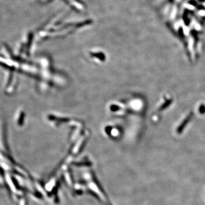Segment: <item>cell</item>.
I'll return each mask as SVG.
<instances>
[{
    "label": "cell",
    "instance_id": "1",
    "mask_svg": "<svg viewBox=\"0 0 205 205\" xmlns=\"http://www.w3.org/2000/svg\"><path fill=\"white\" fill-rule=\"evenodd\" d=\"M190 116H188V118H186L184 121H183V123H182V124L179 127V128H178V129L177 130V132L178 133H181V132L182 131V130L183 129V128H184L185 127V126L188 123V122L189 121V120H190Z\"/></svg>",
    "mask_w": 205,
    "mask_h": 205
}]
</instances>
